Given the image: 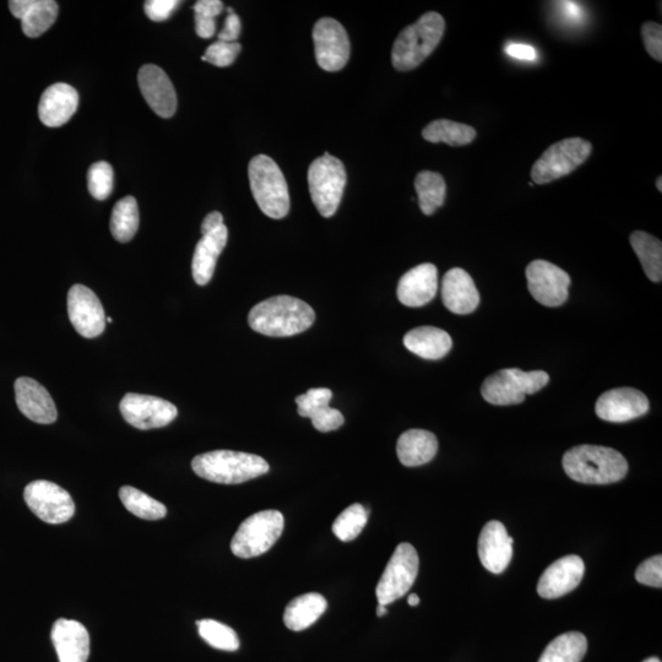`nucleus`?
I'll return each instance as SVG.
<instances>
[{"label":"nucleus","instance_id":"nucleus-3","mask_svg":"<svg viewBox=\"0 0 662 662\" xmlns=\"http://www.w3.org/2000/svg\"><path fill=\"white\" fill-rule=\"evenodd\" d=\"M195 474L204 480L222 485H238L267 474L269 464L258 455L214 450L198 455L192 461Z\"/></svg>","mask_w":662,"mask_h":662},{"label":"nucleus","instance_id":"nucleus-11","mask_svg":"<svg viewBox=\"0 0 662 662\" xmlns=\"http://www.w3.org/2000/svg\"><path fill=\"white\" fill-rule=\"evenodd\" d=\"M27 507L47 524L69 522L75 514V503L64 488L46 480H37L27 485L24 491Z\"/></svg>","mask_w":662,"mask_h":662},{"label":"nucleus","instance_id":"nucleus-37","mask_svg":"<svg viewBox=\"0 0 662 662\" xmlns=\"http://www.w3.org/2000/svg\"><path fill=\"white\" fill-rule=\"evenodd\" d=\"M368 522V513L361 504H352L336 518L333 524V533L344 542L354 541L362 533Z\"/></svg>","mask_w":662,"mask_h":662},{"label":"nucleus","instance_id":"nucleus-55","mask_svg":"<svg viewBox=\"0 0 662 662\" xmlns=\"http://www.w3.org/2000/svg\"><path fill=\"white\" fill-rule=\"evenodd\" d=\"M106 322H107V323H112V322H113V320H112V318H110V317H107V318H106Z\"/></svg>","mask_w":662,"mask_h":662},{"label":"nucleus","instance_id":"nucleus-40","mask_svg":"<svg viewBox=\"0 0 662 662\" xmlns=\"http://www.w3.org/2000/svg\"><path fill=\"white\" fill-rule=\"evenodd\" d=\"M331 399H333V392L328 388L309 389L306 394L296 398L298 415L309 419L313 412L329 406Z\"/></svg>","mask_w":662,"mask_h":662},{"label":"nucleus","instance_id":"nucleus-20","mask_svg":"<svg viewBox=\"0 0 662 662\" xmlns=\"http://www.w3.org/2000/svg\"><path fill=\"white\" fill-rule=\"evenodd\" d=\"M479 557L482 566L493 574H501L508 568L513 557V539L501 522L492 520L482 529Z\"/></svg>","mask_w":662,"mask_h":662},{"label":"nucleus","instance_id":"nucleus-24","mask_svg":"<svg viewBox=\"0 0 662 662\" xmlns=\"http://www.w3.org/2000/svg\"><path fill=\"white\" fill-rule=\"evenodd\" d=\"M442 300L450 312L469 314L479 307L480 293L464 269H450L442 281Z\"/></svg>","mask_w":662,"mask_h":662},{"label":"nucleus","instance_id":"nucleus-44","mask_svg":"<svg viewBox=\"0 0 662 662\" xmlns=\"http://www.w3.org/2000/svg\"><path fill=\"white\" fill-rule=\"evenodd\" d=\"M178 5L177 0H149V2H145L144 10L150 20L161 23L170 18Z\"/></svg>","mask_w":662,"mask_h":662},{"label":"nucleus","instance_id":"nucleus-45","mask_svg":"<svg viewBox=\"0 0 662 662\" xmlns=\"http://www.w3.org/2000/svg\"><path fill=\"white\" fill-rule=\"evenodd\" d=\"M229 15L225 20L224 29L219 34V41L224 42H237L238 37L241 35V20L238 15L233 12V9H227Z\"/></svg>","mask_w":662,"mask_h":662},{"label":"nucleus","instance_id":"nucleus-35","mask_svg":"<svg viewBox=\"0 0 662 662\" xmlns=\"http://www.w3.org/2000/svg\"><path fill=\"white\" fill-rule=\"evenodd\" d=\"M119 498L123 506L135 517L144 520H160L166 517L167 509L164 504L141 492L138 488L124 486L119 490Z\"/></svg>","mask_w":662,"mask_h":662},{"label":"nucleus","instance_id":"nucleus-47","mask_svg":"<svg viewBox=\"0 0 662 662\" xmlns=\"http://www.w3.org/2000/svg\"><path fill=\"white\" fill-rule=\"evenodd\" d=\"M508 56L520 59V61H535L537 53L534 47L523 45V43H510L506 47Z\"/></svg>","mask_w":662,"mask_h":662},{"label":"nucleus","instance_id":"nucleus-26","mask_svg":"<svg viewBox=\"0 0 662 662\" xmlns=\"http://www.w3.org/2000/svg\"><path fill=\"white\" fill-rule=\"evenodd\" d=\"M229 230L225 225L219 229L204 235L195 247L192 271L194 281L200 286L208 285L213 279L217 259L224 251Z\"/></svg>","mask_w":662,"mask_h":662},{"label":"nucleus","instance_id":"nucleus-54","mask_svg":"<svg viewBox=\"0 0 662 662\" xmlns=\"http://www.w3.org/2000/svg\"><path fill=\"white\" fill-rule=\"evenodd\" d=\"M643 662H661L658 658H649L647 660H644Z\"/></svg>","mask_w":662,"mask_h":662},{"label":"nucleus","instance_id":"nucleus-6","mask_svg":"<svg viewBox=\"0 0 662 662\" xmlns=\"http://www.w3.org/2000/svg\"><path fill=\"white\" fill-rule=\"evenodd\" d=\"M285 519L279 510H263L247 518L231 541L233 555L243 560L262 556L280 539Z\"/></svg>","mask_w":662,"mask_h":662},{"label":"nucleus","instance_id":"nucleus-46","mask_svg":"<svg viewBox=\"0 0 662 662\" xmlns=\"http://www.w3.org/2000/svg\"><path fill=\"white\" fill-rule=\"evenodd\" d=\"M224 10V3L220 0H199L194 5V13L206 16V18L215 19Z\"/></svg>","mask_w":662,"mask_h":662},{"label":"nucleus","instance_id":"nucleus-52","mask_svg":"<svg viewBox=\"0 0 662 662\" xmlns=\"http://www.w3.org/2000/svg\"><path fill=\"white\" fill-rule=\"evenodd\" d=\"M387 613H388L387 606L378 605V607H377V616L378 617H383L384 615H387Z\"/></svg>","mask_w":662,"mask_h":662},{"label":"nucleus","instance_id":"nucleus-41","mask_svg":"<svg viewBox=\"0 0 662 662\" xmlns=\"http://www.w3.org/2000/svg\"><path fill=\"white\" fill-rule=\"evenodd\" d=\"M311 419L314 428L319 432H331L339 430L344 425V415L339 410L324 406V408L313 412Z\"/></svg>","mask_w":662,"mask_h":662},{"label":"nucleus","instance_id":"nucleus-43","mask_svg":"<svg viewBox=\"0 0 662 662\" xmlns=\"http://www.w3.org/2000/svg\"><path fill=\"white\" fill-rule=\"evenodd\" d=\"M645 50L655 61H662V27L656 23H645L642 27Z\"/></svg>","mask_w":662,"mask_h":662},{"label":"nucleus","instance_id":"nucleus-2","mask_svg":"<svg viewBox=\"0 0 662 662\" xmlns=\"http://www.w3.org/2000/svg\"><path fill=\"white\" fill-rule=\"evenodd\" d=\"M563 469L572 480L586 485H609L621 481L628 463L621 453L600 446H579L563 457Z\"/></svg>","mask_w":662,"mask_h":662},{"label":"nucleus","instance_id":"nucleus-18","mask_svg":"<svg viewBox=\"0 0 662 662\" xmlns=\"http://www.w3.org/2000/svg\"><path fill=\"white\" fill-rule=\"evenodd\" d=\"M585 564L579 556H566L552 563L541 575L537 593L544 599H558L571 593L582 582Z\"/></svg>","mask_w":662,"mask_h":662},{"label":"nucleus","instance_id":"nucleus-4","mask_svg":"<svg viewBox=\"0 0 662 662\" xmlns=\"http://www.w3.org/2000/svg\"><path fill=\"white\" fill-rule=\"evenodd\" d=\"M446 21L438 13L430 12L422 15L415 24L400 32L395 40L392 51L394 68L399 72L419 67L442 41Z\"/></svg>","mask_w":662,"mask_h":662},{"label":"nucleus","instance_id":"nucleus-5","mask_svg":"<svg viewBox=\"0 0 662 662\" xmlns=\"http://www.w3.org/2000/svg\"><path fill=\"white\" fill-rule=\"evenodd\" d=\"M249 183L255 202L271 219L280 220L289 214L290 194L284 173L267 155H258L249 162Z\"/></svg>","mask_w":662,"mask_h":662},{"label":"nucleus","instance_id":"nucleus-50","mask_svg":"<svg viewBox=\"0 0 662 662\" xmlns=\"http://www.w3.org/2000/svg\"><path fill=\"white\" fill-rule=\"evenodd\" d=\"M562 7L564 10H566V14L568 16H571V18L578 19L580 15V8L578 7L577 4L572 3V2H563L561 3Z\"/></svg>","mask_w":662,"mask_h":662},{"label":"nucleus","instance_id":"nucleus-1","mask_svg":"<svg viewBox=\"0 0 662 662\" xmlns=\"http://www.w3.org/2000/svg\"><path fill=\"white\" fill-rule=\"evenodd\" d=\"M314 320L313 308L291 296H276L260 302L248 316L249 327L273 338L301 334L312 327Z\"/></svg>","mask_w":662,"mask_h":662},{"label":"nucleus","instance_id":"nucleus-19","mask_svg":"<svg viewBox=\"0 0 662 662\" xmlns=\"http://www.w3.org/2000/svg\"><path fill=\"white\" fill-rule=\"evenodd\" d=\"M16 405L27 419L41 425H51L57 421L56 404L48 390L35 379L20 377L15 385Z\"/></svg>","mask_w":662,"mask_h":662},{"label":"nucleus","instance_id":"nucleus-13","mask_svg":"<svg viewBox=\"0 0 662 662\" xmlns=\"http://www.w3.org/2000/svg\"><path fill=\"white\" fill-rule=\"evenodd\" d=\"M314 51L320 68L325 72H339L349 62L351 45L344 26L331 18H323L314 25Z\"/></svg>","mask_w":662,"mask_h":662},{"label":"nucleus","instance_id":"nucleus-39","mask_svg":"<svg viewBox=\"0 0 662 662\" xmlns=\"http://www.w3.org/2000/svg\"><path fill=\"white\" fill-rule=\"evenodd\" d=\"M241 50L242 47L238 42L217 41L208 47L202 59L216 67H230L236 61Z\"/></svg>","mask_w":662,"mask_h":662},{"label":"nucleus","instance_id":"nucleus-49","mask_svg":"<svg viewBox=\"0 0 662 662\" xmlns=\"http://www.w3.org/2000/svg\"><path fill=\"white\" fill-rule=\"evenodd\" d=\"M222 225H224V216L219 211H214V213H210L205 217L202 225V235H208V233L219 229Z\"/></svg>","mask_w":662,"mask_h":662},{"label":"nucleus","instance_id":"nucleus-7","mask_svg":"<svg viewBox=\"0 0 662 662\" xmlns=\"http://www.w3.org/2000/svg\"><path fill=\"white\" fill-rule=\"evenodd\" d=\"M548 382L550 376L544 371L524 372L518 368H506L486 379L481 394L492 405H518L524 403L526 395L540 392Z\"/></svg>","mask_w":662,"mask_h":662},{"label":"nucleus","instance_id":"nucleus-31","mask_svg":"<svg viewBox=\"0 0 662 662\" xmlns=\"http://www.w3.org/2000/svg\"><path fill=\"white\" fill-rule=\"evenodd\" d=\"M631 244L638 255L645 275L653 282L662 279V243L647 232L636 231L631 235Z\"/></svg>","mask_w":662,"mask_h":662},{"label":"nucleus","instance_id":"nucleus-34","mask_svg":"<svg viewBox=\"0 0 662 662\" xmlns=\"http://www.w3.org/2000/svg\"><path fill=\"white\" fill-rule=\"evenodd\" d=\"M139 229V206L133 197H126L115 205L111 216V233L118 242L127 243Z\"/></svg>","mask_w":662,"mask_h":662},{"label":"nucleus","instance_id":"nucleus-23","mask_svg":"<svg viewBox=\"0 0 662 662\" xmlns=\"http://www.w3.org/2000/svg\"><path fill=\"white\" fill-rule=\"evenodd\" d=\"M78 105V91L73 86L54 84L42 94L39 105L41 122L50 128L62 127L77 112Z\"/></svg>","mask_w":662,"mask_h":662},{"label":"nucleus","instance_id":"nucleus-12","mask_svg":"<svg viewBox=\"0 0 662 662\" xmlns=\"http://www.w3.org/2000/svg\"><path fill=\"white\" fill-rule=\"evenodd\" d=\"M119 410L130 426L143 431L166 427L175 421L178 415L176 406L170 401L135 393L123 396Z\"/></svg>","mask_w":662,"mask_h":662},{"label":"nucleus","instance_id":"nucleus-29","mask_svg":"<svg viewBox=\"0 0 662 662\" xmlns=\"http://www.w3.org/2000/svg\"><path fill=\"white\" fill-rule=\"evenodd\" d=\"M327 607V600L320 594L309 593L298 596L286 607L284 613L286 627L293 632L305 631L322 617Z\"/></svg>","mask_w":662,"mask_h":662},{"label":"nucleus","instance_id":"nucleus-25","mask_svg":"<svg viewBox=\"0 0 662 662\" xmlns=\"http://www.w3.org/2000/svg\"><path fill=\"white\" fill-rule=\"evenodd\" d=\"M9 9L31 39L45 34L58 15V4L53 0H12Z\"/></svg>","mask_w":662,"mask_h":662},{"label":"nucleus","instance_id":"nucleus-38","mask_svg":"<svg viewBox=\"0 0 662 662\" xmlns=\"http://www.w3.org/2000/svg\"><path fill=\"white\" fill-rule=\"evenodd\" d=\"M115 173L108 162L100 161L90 167L88 172L89 192L97 200H106L113 191Z\"/></svg>","mask_w":662,"mask_h":662},{"label":"nucleus","instance_id":"nucleus-22","mask_svg":"<svg viewBox=\"0 0 662 662\" xmlns=\"http://www.w3.org/2000/svg\"><path fill=\"white\" fill-rule=\"evenodd\" d=\"M52 642L59 662H86L90 655V636L78 621L61 618L53 624Z\"/></svg>","mask_w":662,"mask_h":662},{"label":"nucleus","instance_id":"nucleus-32","mask_svg":"<svg viewBox=\"0 0 662 662\" xmlns=\"http://www.w3.org/2000/svg\"><path fill=\"white\" fill-rule=\"evenodd\" d=\"M588 650V640L579 632L564 633L553 639L539 662H580Z\"/></svg>","mask_w":662,"mask_h":662},{"label":"nucleus","instance_id":"nucleus-27","mask_svg":"<svg viewBox=\"0 0 662 662\" xmlns=\"http://www.w3.org/2000/svg\"><path fill=\"white\" fill-rule=\"evenodd\" d=\"M438 452L437 437L425 430H410L401 434L396 453L400 463L415 468V466L430 463Z\"/></svg>","mask_w":662,"mask_h":662},{"label":"nucleus","instance_id":"nucleus-48","mask_svg":"<svg viewBox=\"0 0 662 662\" xmlns=\"http://www.w3.org/2000/svg\"><path fill=\"white\" fill-rule=\"evenodd\" d=\"M195 31L202 39H211L215 35V19L206 18V16L195 14Z\"/></svg>","mask_w":662,"mask_h":662},{"label":"nucleus","instance_id":"nucleus-30","mask_svg":"<svg viewBox=\"0 0 662 662\" xmlns=\"http://www.w3.org/2000/svg\"><path fill=\"white\" fill-rule=\"evenodd\" d=\"M476 129L466 124L438 119L422 130V137L430 143H444L450 146L469 145L475 140Z\"/></svg>","mask_w":662,"mask_h":662},{"label":"nucleus","instance_id":"nucleus-15","mask_svg":"<svg viewBox=\"0 0 662 662\" xmlns=\"http://www.w3.org/2000/svg\"><path fill=\"white\" fill-rule=\"evenodd\" d=\"M68 316L75 330L94 339L106 328V314L100 298L84 285H74L68 293Z\"/></svg>","mask_w":662,"mask_h":662},{"label":"nucleus","instance_id":"nucleus-28","mask_svg":"<svg viewBox=\"0 0 662 662\" xmlns=\"http://www.w3.org/2000/svg\"><path fill=\"white\" fill-rule=\"evenodd\" d=\"M404 345L412 354L425 360H441L452 350L453 340L442 329L420 327L405 335Z\"/></svg>","mask_w":662,"mask_h":662},{"label":"nucleus","instance_id":"nucleus-42","mask_svg":"<svg viewBox=\"0 0 662 662\" xmlns=\"http://www.w3.org/2000/svg\"><path fill=\"white\" fill-rule=\"evenodd\" d=\"M637 582L643 585L661 588L662 586V557L654 556L644 561L636 572Z\"/></svg>","mask_w":662,"mask_h":662},{"label":"nucleus","instance_id":"nucleus-16","mask_svg":"<svg viewBox=\"0 0 662 662\" xmlns=\"http://www.w3.org/2000/svg\"><path fill=\"white\" fill-rule=\"evenodd\" d=\"M647 396L634 388H617L600 396L595 411L599 419L622 423L638 419L649 411Z\"/></svg>","mask_w":662,"mask_h":662},{"label":"nucleus","instance_id":"nucleus-8","mask_svg":"<svg viewBox=\"0 0 662 662\" xmlns=\"http://www.w3.org/2000/svg\"><path fill=\"white\" fill-rule=\"evenodd\" d=\"M309 192L319 214L334 216L343 199L346 170L343 162L330 154L318 157L308 171Z\"/></svg>","mask_w":662,"mask_h":662},{"label":"nucleus","instance_id":"nucleus-14","mask_svg":"<svg viewBox=\"0 0 662 662\" xmlns=\"http://www.w3.org/2000/svg\"><path fill=\"white\" fill-rule=\"evenodd\" d=\"M531 296L546 307H560L568 300L571 276L546 260H534L526 268Z\"/></svg>","mask_w":662,"mask_h":662},{"label":"nucleus","instance_id":"nucleus-10","mask_svg":"<svg viewBox=\"0 0 662 662\" xmlns=\"http://www.w3.org/2000/svg\"><path fill=\"white\" fill-rule=\"evenodd\" d=\"M420 560L415 547L400 544L390 558L376 589L379 605L388 606L409 593L419 574Z\"/></svg>","mask_w":662,"mask_h":662},{"label":"nucleus","instance_id":"nucleus-33","mask_svg":"<svg viewBox=\"0 0 662 662\" xmlns=\"http://www.w3.org/2000/svg\"><path fill=\"white\" fill-rule=\"evenodd\" d=\"M415 189L419 197L420 209L427 216L436 213L446 200L447 184L437 172H420L415 179Z\"/></svg>","mask_w":662,"mask_h":662},{"label":"nucleus","instance_id":"nucleus-51","mask_svg":"<svg viewBox=\"0 0 662 662\" xmlns=\"http://www.w3.org/2000/svg\"><path fill=\"white\" fill-rule=\"evenodd\" d=\"M409 605L415 607L420 605V598L416 594H411L408 599Z\"/></svg>","mask_w":662,"mask_h":662},{"label":"nucleus","instance_id":"nucleus-53","mask_svg":"<svg viewBox=\"0 0 662 662\" xmlns=\"http://www.w3.org/2000/svg\"><path fill=\"white\" fill-rule=\"evenodd\" d=\"M656 188L659 189V192H662V178H661V176L658 178V181H656Z\"/></svg>","mask_w":662,"mask_h":662},{"label":"nucleus","instance_id":"nucleus-36","mask_svg":"<svg viewBox=\"0 0 662 662\" xmlns=\"http://www.w3.org/2000/svg\"><path fill=\"white\" fill-rule=\"evenodd\" d=\"M198 631L206 643L215 649L236 651L240 649L237 633L224 623L214 620L197 621Z\"/></svg>","mask_w":662,"mask_h":662},{"label":"nucleus","instance_id":"nucleus-21","mask_svg":"<svg viewBox=\"0 0 662 662\" xmlns=\"http://www.w3.org/2000/svg\"><path fill=\"white\" fill-rule=\"evenodd\" d=\"M438 291V270L436 265H417L403 275L398 285V298L406 307H422L436 297Z\"/></svg>","mask_w":662,"mask_h":662},{"label":"nucleus","instance_id":"nucleus-9","mask_svg":"<svg viewBox=\"0 0 662 662\" xmlns=\"http://www.w3.org/2000/svg\"><path fill=\"white\" fill-rule=\"evenodd\" d=\"M593 146L582 138H568L548 148L531 168V178L536 184H547L582 166L591 155Z\"/></svg>","mask_w":662,"mask_h":662},{"label":"nucleus","instance_id":"nucleus-17","mask_svg":"<svg viewBox=\"0 0 662 662\" xmlns=\"http://www.w3.org/2000/svg\"><path fill=\"white\" fill-rule=\"evenodd\" d=\"M138 83L141 94L157 116L171 118L177 110V95L167 74L154 64L139 70Z\"/></svg>","mask_w":662,"mask_h":662}]
</instances>
